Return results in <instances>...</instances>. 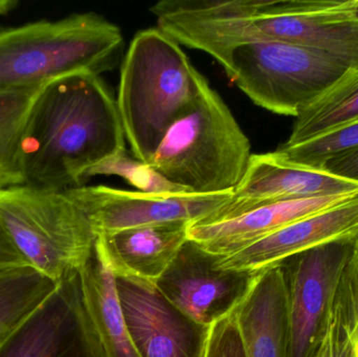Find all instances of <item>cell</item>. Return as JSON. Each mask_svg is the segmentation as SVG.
<instances>
[{
    "label": "cell",
    "instance_id": "6da1fadb",
    "mask_svg": "<svg viewBox=\"0 0 358 357\" xmlns=\"http://www.w3.org/2000/svg\"><path fill=\"white\" fill-rule=\"evenodd\" d=\"M117 100L100 75L76 73L42 86L21 145L24 184L84 186L87 170L126 150Z\"/></svg>",
    "mask_w": 358,
    "mask_h": 357
},
{
    "label": "cell",
    "instance_id": "7a4b0ae2",
    "mask_svg": "<svg viewBox=\"0 0 358 357\" xmlns=\"http://www.w3.org/2000/svg\"><path fill=\"white\" fill-rule=\"evenodd\" d=\"M357 0H195L173 25L180 45L217 60L254 42L303 46L358 66Z\"/></svg>",
    "mask_w": 358,
    "mask_h": 357
},
{
    "label": "cell",
    "instance_id": "3957f363",
    "mask_svg": "<svg viewBox=\"0 0 358 357\" xmlns=\"http://www.w3.org/2000/svg\"><path fill=\"white\" fill-rule=\"evenodd\" d=\"M208 83L178 42L159 27L136 34L122 64L117 104L138 161H150L168 130Z\"/></svg>",
    "mask_w": 358,
    "mask_h": 357
},
{
    "label": "cell",
    "instance_id": "277c9868",
    "mask_svg": "<svg viewBox=\"0 0 358 357\" xmlns=\"http://www.w3.org/2000/svg\"><path fill=\"white\" fill-rule=\"evenodd\" d=\"M123 46L121 29L96 13L0 29V92L76 73L100 75L117 65Z\"/></svg>",
    "mask_w": 358,
    "mask_h": 357
},
{
    "label": "cell",
    "instance_id": "5b68a950",
    "mask_svg": "<svg viewBox=\"0 0 358 357\" xmlns=\"http://www.w3.org/2000/svg\"><path fill=\"white\" fill-rule=\"evenodd\" d=\"M250 156V140L208 83L147 165L194 194H220L237 188Z\"/></svg>",
    "mask_w": 358,
    "mask_h": 357
},
{
    "label": "cell",
    "instance_id": "8992f818",
    "mask_svg": "<svg viewBox=\"0 0 358 357\" xmlns=\"http://www.w3.org/2000/svg\"><path fill=\"white\" fill-rule=\"evenodd\" d=\"M0 228L38 276L61 284L85 266L96 238L66 190L27 184L0 191Z\"/></svg>",
    "mask_w": 358,
    "mask_h": 357
},
{
    "label": "cell",
    "instance_id": "52a82bcc",
    "mask_svg": "<svg viewBox=\"0 0 358 357\" xmlns=\"http://www.w3.org/2000/svg\"><path fill=\"white\" fill-rule=\"evenodd\" d=\"M216 61L255 104L294 117L351 68L321 52L275 41L234 46Z\"/></svg>",
    "mask_w": 358,
    "mask_h": 357
},
{
    "label": "cell",
    "instance_id": "ba28073f",
    "mask_svg": "<svg viewBox=\"0 0 358 357\" xmlns=\"http://www.w3.org/2000/svg\"><path fill=\"white\" fill-rule=\"evenodd\" d=\"M358 239L325 243L279 264L287 295L288 357H315Z\"/></svg>",
    "mask_w": 358,
    "mask_h": 357
},
{
    "label": "cell",
    "instance_id": "9c48e42d",
    "mask_svg": "<svg viewBox=\"0 0 358 357\" xmlns=\"http://www.w3.org/2000/svg\"><path fill=\"white\" fill-rule=\"evenodd\" d=\"M218 263V256L189 239L155 287L183 314L210 327L240 305L262 272L222 270Z\"/></svg>",
    "mask_w": 358,
    "mask_h": 357
},
{
    "label": "cell",
    "instance_id": "30bf717a",
    "mask_svg": "<svg viewBox=\"0 0 358 357\" xmlns=\"http://www.w3.org/2000/svg\"><path fill=\"white\" fill-rule=\"evenodd\" d=\"M126 328L141 357H206L210 327L172 305L155 284L115 277Z\"/></svg>",
    "mask_w": 358,
    "mask_h": 357
},
{
    "label": "cell",
    "instance_id": "8fae6325",
    "mask_svg": "<svg viewBox=\"0 0 358 357\" xmlns=\"http://www.w3.org/2000/svg\"><path fill=\"white\" fill-rule=\"evenodd\" d=\"M66 192L83 210L96 236L167 222L196 224L227 203L233 194L155 195L105 186H81Z\"/></svg>",
    "mask_w": 358,
    "mask_h": 357
},
{
    "label": "cell",
    "instance_id": "7c38bea8",
    "mask_svg": "<svg viewBox=\"0 0 358 357\" xmlns=\"http://www.w3.org/2000/svg\"><path fill=\"white\" fill-rule=\"evenodd\" d=\"M357 193V182L290 163L277 151L252 154L248 170L231 198L196 224L224 221L273 201Z\"/></svg>",
    "mask_w": 358,
    "mask_h": 357
},
{
    "label": "cell",
    "instance_id": "4fadbf2b",
    "mask_svg": "<svg viewBox=\"0 0 358 357\" xmlns=\"http://www.w3.org/2000/svg\"><path fill=\"white\" fill-rule=\"evenodd\" d=\"M358 239V195L346 203L298 220L245 249L219 257L222 270L259 272L325 243Z\"/></svg>",
    "mask_w": 358,
    "mask_h": 357
},
{
    "label": "cell",
    "instance_id": "5bb4252c",
    "mask_svg": "<svg viewBox=\"0 0 358 357\" xmlns=\"http://www.w3.org/2000/svg\"><path fill=\"white\" fill-rule=\"evenodd\" d=\"M357 195L358 193L263 203L224 221L191 224L189 239L213 255L227 257L298 220L346 203Z\"/></svg>",
    "mask_w": 358,
    "mask_h": 357
},
{
    "label": "cell",
    "instance_id": "9a60e30c",
    "mask_svg": "<svg viewBox=\"0 0 358 357\" xmlns=\"http://www.w3.org/2000/svg\"><path fill=\"white\" fill-rule=\"evenodd\" d=\"M187 221L167 222L96 235V245L115 277L155 284L189 240Z\"/></svg>",
    "mask_w": 358,
    "mask_h": 357
},
{
    "label": "cell",
    "instance_id": "2e32d148",
    "mask_svg": "<svg viewBox=\"0 0 358 357\" xmlns=\"http://www.w3.org/2000/svg\"><path fill=\"white\" fill-rule=\"evenodd\" d=\"M234 314L245 357H288L287 295L280 266L260 272Z\"/></svg>",
    "mask_w": 358,
    "mask_h": 357
},
{
    "label": "cell",
    "instance_id": "e0dca14e",
    "mask_svg": "<svg viewBox=\"0 0 358 357\" xmlns=\"http://www.w3.org/2000/svg\"><path fill=\"white\" fill-rule=\"evenodd\" d=\"M76 283L99 356L141 357L124 322L115 274L96 243Z\"/></svg>",
    "mask_w": 358,
    "mask_h": 357
},
{
    "label": "cell",
    "instance_id": "ac0fdd59",
    "mask_svg": "<svg viewBox=\"0 0 358 357\" xmlns=\"http://www.w3.org/2000/svg\"><path fill=\"white\" fill-rule=\"evenodd\" d=\"M77 278V277H76ZM76 278L2 350L0 357H61L84 331Z\"/></svg>",
    "mask_w": 358,
    "mask_h": 357
},
{
    "label": "cell",
    "instance_id": "d6986e66",
    "mask_svg": "<svg viewBox=\"0 0 358 357\" xmlns=\"http://www.w3.org/2000/svg\"><path fill=\"white\" fill-rule=\"evenodd\" d=\"M358 121V66L309 105L292 127L285 146L302 144Z\"/></svg>",
    "mask_w": 358,
    "mask_h": 357
},
{
    "label": "cell",
    "instance_id": "ffe728a7",
    "mask_svg": "<svg viewBox=\"0 0 358 357\" xmlns=\"http://www.w3.org/2000/svg\"><path fill=\"white\" fill-rule=\"evenodd\" d=\"M41 88L0 92V191L24 184L21 145Z\"/></svg>",
    "mask_w": 358,
    "mask_h": 357
},
{
    "label": "cell",
    "instance_id": "44dd1931",
    "mask_svg": "<svg viewBox=\"0 0 358 357\" xmlns=\"http://www.w3.org/2000/svg\"><path fill=\"white\" fill-rule=\"evenodd\" d=\"M99 175L120 176L138 189L140 192L147 194L180 195L191 193L187 189L169 182L147 163L131 159L126 150L87 170L83 176V184L85 180Z\"/></svg>",
    "mask_w": 358,
    "mask_h": 357
},
{
    "label": "cell",
    "instance_id": "7402d4cb",
    "mask_svg": "<svg viewBox=\"0 0 358 357\" xmlns=\"http://www.w3.org/2000/svg\"><path fill=\"white\" fill-rule=\"evenodd\" d=\"M357 145L358 121L302 144L281 145L275 151L290 163L320 170L330 157Z\"/></svg>",
    "mask_w": 358,
    "mask_h": 357
},
{
    "label": "cell",
    "instance_id": "603a6c76",
    "mask_svg": "<svg viewBox=\"0 0 358 357\" xmlns=\"http://www.w3.org/2000/svg\"><path fill=\"white\" fill-rule=\"evenodd\" d=\"M63 287L64 284L48 281L24 303L0 316V354L36 316L58 297Z\"/></svg>",
    "mask_w": 358,
    "mask_h": 357
},
{
    "label": "cell",
    "instance_id": "cb8c5ba5",
    "mask_svg": "<svg viewBox=\"0 0 358 357\" xmlns=\"http://www.w3.org/2000/svg\"><path fill=\"white\" fill-rule=\"evenodd\" d=\"M315 357H358L355 330L334 305L327 333Z\"/></svg>",
    "mask_w": 358,
    "mask_h": 357
},
{
    "label": "cell",
    "instance_id": "d4e9b609",
    "mask_svg": "<svg viewBox=\"0 0 358 357\" xmlns=\"http://www.w3.org/2000/svg\"><path fill=\"white\" fill-rule=\"evenodd\" d=\"M206 357H245L234 312L210 326Z\"/></svg>",
    "mask_w": 358,
    "mask_h": 357
},
{
    "label": "cell",
    "instance_id": "484cf974",
    "mask_svg": "<svg viewBox=\"0 0 358 357\" xmlns=\"http://www.w3.org/2000/svg\"><path fill=\"white\" fill-rule=\"evenodd\" d=\"M334 305L355 330L358 346V247L343 275Z\"/></svg>",
    "mask_w": 358,
    "mask_h": 357
},
{
    "label": "cell",
    "instance_id": "4316f807",
    "mask_svg": "<svg viewBox=\"0 0 358 357\" xmlns=\"http://www.w3.org/2000/svg\"><path fill=\"white\" fill-rule=\"evenodd\" d=\"M36 274L0 228V280Z\"/></svg>",
    "mask_w": 358,
    "mask_h": 357
},
{
    "label": "cell",
    "instance_id": "83f0119b",
    "mask_svg": "<svg viewBox=\"0 0 358 357\" xmlns=\"http://www.w3.org/2000/svg\"><path fill=\"white\" fill-rule=\"evenodd\" d=\"M320 170L358 184V145L330 157Z\"/></svg>",
    "mask_w": 358,
    "mask_h": 357
},
{
    "label": "cell",
    "instance_id": "f1b7e54d",
    "mask_svg": "<svg viewBox=\"0 0 358 357\" xmlns=\"http://www.w3.org/2000/svg\"><path fill=\"white\" fill-rule=\"evenodd\" d=\"M17 6H18V2L15 0H0V16L12 12Z\"/></svg>",
    "mask_w": 358,
    "mask_h": 357
},
{
    "label": "cell",
    "instance_id": "f546056e",
    "mask_svg": "<svg viewBox=\"0 0 358 357\" xmlns=\"http://www.w3.org/2000/svg\"><path fill=\"white\" fill-rule=\"evenodd\" d=\"M357 18H358V0L357 1Z\"/></svg>",
    "mask_w": 358,
    "mask_h": 357
}]
</instances>
